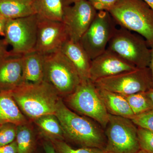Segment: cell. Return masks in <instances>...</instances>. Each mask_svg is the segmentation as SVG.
<instances>
[{
  "label": "cell",
  "mask_w": 153,
  "mask_h": 153,
  "mask_svg": "<svg viewBox=\"0 0 153 153\" xmlns=\"http://www.w3.org/2000/svg\"><path fill=\"white\" fill-rule=\"evenodd\" d=\"M11 93L23 114L33 121L47 115H55L60 98L56 90L45 81L24 82Z\"/></svg>",
  "instance_id": "obj_1"
},
{
  "label": "cell",
  "mask_w": 153,
  "mask_h": 153,
  "mask_svg": "<svg viewBox=\"0 0 153 153\" xmlns=\"http://www.w3.org/2000/svg\"><path fill=\"white\" fill-rule=\"evenodd\" d=\"M55 115L61 124L65 139L82 147L104 149L106 141L100 128L91 121L71 111L61 98Z\"/></svg>",
  "instance_id": "obj_2"
},
{
  "label": "cell",
  "mask_w": 153,
  "mask_h": 153,
  "mask_svg": "<svg viewBox=\"0 0 153 153\" xmlns=\"http://www.w3.org/2000/svg\"><path fill=\"white\" fill-rule=\"evenodd\" d=\"M108 12L117 25L140 35L153 48V10L143 0H119Z\"/></svg>",
  "instance_id": "obj_3"
},
{
  "label": "cell",
  "mask_w": 153,
  "mask_h": 153,
  "mask_svg": "<svg viewBox=\"0 0 153 153\" xmlns=\"http://www.w3.org/2000/svg\"><path fill=\"white\" fill-rule=\"evenodd\" d=\"M44 81L59 96L66 97L74 92L81 79L73 64L60 50L44 55Z\"/></svg>",
  "instance_id": "obj_4"
},
{
  "label": "cell",
  "mask_w": 153,
  "mask_h": 153,
  "mask_svg": "<svg viewBox=\"0 0 153 153\" xmlns=\"http://www.w3.org/2000/svg\"><path fill=\"white\" fill-rule=\"evenodd\" d=\"M106 49L117 54L137 68L149 66L151 49L146 40L140 35L125 28H117Z\"/></svg>",
  "instance_id": "obj_5"
},
{
  "label": "cell",
  "mask_w": 153,
  "mask_h": 153,
  "mask_svg": "<svg viewBox=\"0 0 153 153\" xmlns=\"http://www.w3.org/2000/svg\"><path fill=\"white\" fill-rule=\"evenodd\" d=\"M66 101L76 112L94 120L102 127H106L109 114L97 88L90 79L81 81L74 92L66 97Z\"/></svg>",
  "instance_id": "obj_6"
},
{
  "label": "cell",
  "mask_w": 153,
  "mask_h": 153,
  "mask_svg": "<svg viewBox=\"0 0 153 153\" xmlns=\"http://www.w3.org/2000/svg\"><path fill=\"white\" fill-rule=\"evenodd\" d=\"M105 153H137L140 150L137 127L130 119L109 114Z\"/></svg>",
  "instance_id": "obj_7"
},
{
  "label": "cell",
  "mask_w": 153,
  "mask_h": 153,
  "mask_svg": "<svg viewBox=\"0 0 153 153\" xmlns=\"http://www.w3.org/2000/svg\"><path fill=\"white\" fill-rule=\"evenodd\" d=\"M38 22L37 15L7 20L4 39L12 53L22 55L35 50Z\"/></svg>",
  "instance_id": "obj_8"
},
{
  "label": "cell",
  "mask_w": 153,
  "mask_h": 153,
  "mask_svg": "<svg viewBox=\"0 0 153 153\" xmlns=\"http://www.w3.org/2000/svg\"><path fill=\"white\" fill-rule=\"evenodd\" d=\"M117 25L108 12H97L91 25L79 42L91 60L106 50L117 28Z\"/></svg>",
  "instance_id": "obj_9"
},
{
  "label": "cell",
  "mask_w": 153,
  "mask_h": 153,
  "mask_svg": "<svg viewBox=\"0 0 153 153\" xmlns=\"http://www.w3.org/2000/svg\"><path fill=\"white\" fill-rule=\"evenodd\" d=\"M94 82L95 86L123 95L145 92L152 88L149 67L137 68L114 76L102 78Z\"/></svg>",
  "instance_id": "obj_10"
},
{
  "label": "cell",
  "mask_w": 153,
  "mask_h": 153,
  "mask_svg": "<svg viewBox=\"0 0 153 153\" xmlns=\"http://www.w3.org/2000/svg\"><path fill=\"white\" fill-rule=\"evenodd\" d=\"M97 12L88 0H79L64 7L62 22L68 39L79 42L91 25Z\"/></svg>",
  "instance_id": "obj_11"
},
{
  "label": "cell",
  "mask_w": 153,
  "mask_h": 153,
  "mask_svg": "<svg viewBox=\"0 0 153 153\" xmlns=\"http://www.w3.org/2000/svg\"><path fill=\"white\" fill-rule=\"evenodd\" d=\"M68 39L63 22L38 17L35 50L44 55L57 52Z\"/></svg>",
  "instance_id": "obj_12"
},
{
  "label": "cell",
  "mask_w": 153,
  "mask_h": 153,
  "mask_svg": "<svg viewBox=\"0 0 153 153\" xmlns=\"http://www.w3.org/2000/svg\"><path fill=\"white\" fill-rule=\"evenodd\" d=\"M137 68L117 54L106 49L101 55L91 60L89 78L94 82Z\"/></svg>",
  "instance_id": "obj_13"
},
{
  "label": "cell",
  "mask_w": 153,
  "mask_h": 153,
  "mask_svg": "<svg viewBox=\"0 0 153 153\" xmlns=\"http://www.w3.org/2000/svg\"><path fill=\"white\" fill-rule=\"evenodd\" d=\"M10 52L0 59V91H12L24 83L22 55Z\"/></svg>",
  "instance_id": "obj_14"
},
{
  "label": "cell",
  "mask_w": 153,
  "mask_h": 153,
  "mask_svg": "<svg viewBox=\"0 0 153 153\" xmlns=\"http://www.w3.org/2000/svg\"><path fill=\"white\" fill-rule=\"evenodd\" d=\"M60 50L76 68L81 81L90 79L89 72L91 60L79 42L68 39L62 45Z\"/></svg>",
  "instance_id": "obj_15"
},
{
  "label": "cell",
  "mask_w": 153,
  "mask_h": 153,
  "mask_svg": "<svg viewBox=\"0 0 153 153\" xmlns=\"http://www.w3.org/2000/svg\"><path fill=\"white\" fill-rule=\"evenodd\" d=\"M24 82L39 83L44 81V55L36 50L22 56Z\"/></svg>",
  "instance_id": "obj_16"
},
{
  "label": "cell",
  "mask_w": 153,
  "mask_h": 153,
  "mask_svg": "<svg viewBox=\"0 0 153 153\" xmlns=\"http://www.w3.org/2000/svg\"><path fill=\"white\" fill-rule=\"evenodd\" d=\"M12 123L17 126L27 123L12 95L11 91H0V125Z\"/></svg>",
  "instance_id": "obj_17"
},
{
  "label": "cell",
  "mask_w": 153,
  "mask_h": 153,
  "mask_svg": "<svg viewBox=\"0 0 153 153\" xmlns=\"http://www.w3.org/2000/svg\"><path fill=\"white\" fill-rule=\"evenodd\" d=\"M97 89L107 111L109 114L130 119L134 115L123 95L99 88H97Z\"/></svg>",
  "instance_id": "obj_18"
},
{
  "label": "cell",
  "mask_w": 153,
  "mask_h": 153,
  "mask_svg": "<svg viewBox=\"0 0 153 153\" xmlns=\"http://www.w3.org/2000/svg\"><path fill=\"white\" fill-rule=\"evenodd\" d=\"M36 15L34 0H0V17L7 20Z\"/></svg>",
  "instance_id": "obj_19"
},
{
  "label": "cell",
  "mask_w": 153,
  "mask_h": 153,
  "mask_svg": "<svg viewBox=\"0 0 153 153\" xmlns=\"http://www.w3.org/2000/svg\"><path fill=\"white\" fill-rule=\"evenodd\" d=\"M34 3L39 18L62 22L64 7L61 0H34Z\"/></svg>",
  "instance_id": "obj_20"
},
{
  "label": "cell",
  "mask_w": 153,
  "mask_h": 153,
  "mask_svg": "<svg viewBox=\"0 0 153 153\" xmlns=\"http://www.w3.org/2000/svg\"><path fill=\"white\" fill-rule=\"evenodd\" d=\"M44 135L49 141L65 139L64 131L60 122L55 114H49L34 121Z\"/></svg>",
  "instance_id": "obj_21"
},
{
  "label": "cell",
  "mask_w": 153,
  "mask_h": 153,
  "mask_svg": "<svg viewBox=\"0 0 153 153\" xmlns=\"http://www.w3.org/2000/svg\"><path fill=\"white\" fill-rule=\"evenodd\" d=\"M16 141L18 153H33L35 146V137L27 123L18 126Z\"/></svg>",
  "instance_id": "obj_22"
},
{
  "label": "cell",
  "mask_w": 153,
  "mask_h": 153,
  "mask_svg": "<svg viewBox=\"0 0 153 153\" xmlns=\"http://www.w3.org/2000/svg\"><path fill=\"white\" fill-rule=\"evenodd\" d=\"M123 96L134 115L140 114L153 108V102L146 91Z\"/></svg>",
  "instance_id": "obj_23"
},
{
  "label": "cell",
  "mask_w": 153,
  "mask_h": 153,
  "mask_svg": "<svg viewBox=\"0 0 153 153\" xmlns=\"http://www.w3.org/2000/svg\"><path fill=\"white\" fill-rule=\"evenodd\" d=\"M50 141L58 153H105L103 149L99 148L81 147L74 149L62 140H52Z\"/></svg>",
  "instance_id": "obj_24"
},
{
  "label": "cell",
  "mask_w": 153,
  "mask_h": 153,
  "mask_svg": "<svg viewBox=\"0 0 153 153\" xmlns=\"http://www.w3.org/2000/svg\"><path fill=\"white\" fill-rule=\"evenodd\" d=\"M137 137L140 150L153 153V131L137 127Z\"/></svg>",
  "instance_id": "obj_25"
},
{
  "label": "cell",
  "mask_w": 153,
  "mask_h": 153,
  "mask_svg": "<svg viewBox=\"0 0 153 153\" xmlns=\"http://www.w3.org/2000/svg\"><path fill=\"white\" fill-rule=\"evenodd\" d=\"M18 126L12 123L3 125L0 128V146L10 144L16 140Z\"/></svg>",
  "instance_id": "obj_26"
},
{
  "label": "cell",
  "mask_w": 153,
  "mask_h": 153,
  "mask_svg": "<svg viewBox=\"0 0 153 153\" xmlns=\"http://www.w3.org/2000/svg\"><path fill=\"white\" fill-rule=\"evenodd\" d=\"M130 120L137 127L153 131V108L140 114L134 115Z\"/></svg>",
  "instance_id": "obj_27"
},
{
  "label": "cell",
  "mask_w": 153,
  "mask_h": 153,
  "mask_svg": "<svg viewBox=\"0 0 153 153\" xmlns=\"http://www.w3.org/2000/svg\"><path fill=\"white\" fill-rule=\"evenodd\" d=\"M97 11L108 12L119 0H88Z\"/></svg>",
  "instance_id": "obj_28"
},
{
  "label": "cell",
  "mask_w": 153,
  "mask_h": 153,
  "mask_svg": "<svg viewBox=\"0 0 153 153\" xmlns=\"http://www.w3.org/2000/svg\"><path fill=\"white\" fill-rule=\"evenodd\" d=\"M0 153H18L16 140L10 144L0 146Z\"/></svg>",
  "instance_id": "obj_29"
},
{
  "label": "cell",
  "mask_w": 153,
  "mask_h": 153,
  "mask_svg": "<svg viewBox=\"0 0 153 153\" xmlns=\"http://www.w3.org/2000/svg\"><path fill=\"white\" fill-rule=\"evenodd\" d=\"M7 45L4 39L0 40V59L5 57L10 53V51L7 50Z\"/></svg>",
  "instance_id": "obj_30"
},
{
  "label": "cell",
  "mask_w": 153,
  "mask_h": 153,
  "mask_svg": "<svg viewBox=\"0 0 153 153\" xmlns=\"http://www.w3.org/2000/svg\"><path fill=\"white\" fill-rule=\"evenodd\" d=\"M43 145L45 153H58L55 150L52 142L49 140L44 141Z\"/></svg>",
  "instance_id": "obj_31"
},
{
  "label": "cell",
  "mask_w": 153,
  "mask_h": 153,
  "mask_svg": "<svg viewBox=\"0 0 153 153\" xmlns=\"http://www.w3.org/2000/svg\"><path fill=\"white\" fill-rule=\"evenodd\" d=\"M7 21V19L0 17V36H5V30Z\"/></svg>",
  "instance_id": "obj_32"
},
{
  "label": "cell",
  "mask_w": 153,
  "mask_h": 153,
  "mask_svg": "<svg viewBox=\"0 0 153 153\" xmlns=\"http://www.w3.org/2000/svg\"><path fill=\"white\" fill-rule=\"evenodd\" d=\"M149 67L150 69L151 73H152V88H153V48H151V60Z\"/></svg>",
  "instance_id": "obj_33"
},
{
  "label": "cell",
  "mask_w": 153,
  "mask_h": 153,
  "mask_svg": "<svg viewBox=\"0 0 153 153\" xmlns=\"http://www.w3.org/2000/svg\"><path fill=\"white\" fill-rule=\"evenodd\" d=\"M79 0H61L64 7L70 5Z\"/></svg>",
  "instance_id": "obj_34"
},
{
  "label": "cell",
  "mask_w": 153,
  "mask_h": 153,
  "mask_svg": "<svg viewBox=\"0 0 153 153\" xmlns=\"http://www.w3.org/2000/svg\"><path fill=\"white\" fill-rule=\"evenodd\" d=\"M146 92L153 103V88H151Z\"/></svg>",
  "instance_id": "obj_35"
},
{
  "label": "cell",
  "mask_w": 153,
  "mask_h": 153,
  "mask_svg": "<svg viewBox=\"0 0 153 153\" xmlns=\"http://www.w3.org/2000/svg\"><path fill=\"white\" fill-rule=\"evenodd\" d=\"M153 10V0H143Z\"/></svg>",
  "instance_id": "obj_36"
},
{
  "label": "cell",
  "mask_w": 153,
  "mask_h": 153,
  "mask_svg": "<svg viewBox=\"0 0 153 153\" xmlns=\"http://www.w3.org/2000/svg\"><path fill=\"white\" fill-rule=\"evenodd\" d=\"M137 153H148L146 152H145V151L142 150H140Z\"/></svg>",
  "instance_id": "obj_37"
},
{
  "label": "cell",
  "mask_w": 153,
  "mask_h": 153,
  "mask_svg": "<svg viewBox=\"0 0 153 153\" xmlns=\"http://www.w3.org/2000/svg\"><path fill=\"white\" fill-rule=\"evenodd\" d=\"M2 126V125H0V128H1V126Z\"/></svg>",
  "instance_id": "obj_38"
}]
</instances>
